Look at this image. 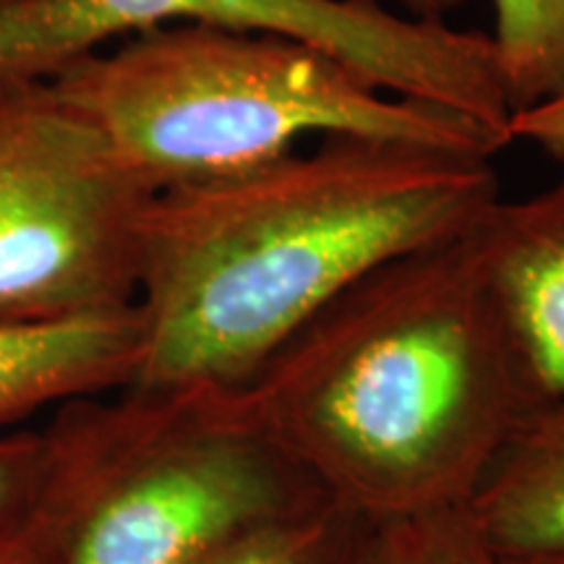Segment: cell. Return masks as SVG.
<instances>
[{"instance_id": "obj_5", "label": "cell", "mask_w": 564, "mask_h": 564, "mask_svg": "<svg viewBox=\"0 0 564 564\" xmlns=\"http://www.w3.org/2000/svg\"><path fill=\"white\" fill-rule=\"evenodd\" d=\"M152 196L51 82L0 87V322L133 306Z\"/></svg>"}, {"instance_id": "obj_2", "label": "cell", "mask_w": 564, "mask_h": 564, "mask_svg": "<svg viewBox=\"0 0 564 564\" xmlns=\"http://www.w3.org/2000/svg\"><path fill=\"white\" fill-rule=\"evenodd\" d=\"M478 223L366 274L238 387L324 497L371 525L465 510L525 419Z\"/></svg>"}, {"instance_id": "obj_8", "label": "cell", "mask_w": 564, "mask_h": 564, "mask_svg": "<svg viewBox=\"0 0 564 564\" xmlns=\"http://www.w3.org/2000/svg\"><path fill=\"white\" fill-rule=\"evenodd\" d=\"M465 512L494 560L564 554V403L520 421Z\"/></svg>"}, {"instance_id": "obj_1", "label": "cell", "mask_w": 564, "mask_h": 564, "mask_svg": "<svg viewBox=\"0 0 564 564\" xmlns=\"http://www.w3.org/2000/svg\"><path fill=\"white\" fill-rule=\"evenodd\" d=\"M497 202L491 154L377 137H322L312 152L158 192L129 387H243L358 280L470 230Z\"/></svg>"}, {"instance_id": "obj_12", "label": "cell", "mask_w": 564, "mask_h": 564, "mask_svg": "<svg viewBox=\"0 0 564 564\" xmlns=\"http://www.w3.org/2000/svg\"><path fill=\"white\" fill-rule=\"evenodd\" d=\"M47 470L45 429L0 432V552L21 531Z\"/></svg>"}, {"instance_id": "obj_11", "label": "cell", "mask_w": 564, "mask_h": 564, "mask_svg": "<svg viewBox=\"0 0 564 564\" xmlns=\"http://www.w3.org/2000/svg\"><path fill=\"white\" fill-rule=\"evenodd\" d=\"M364 564H494L468 512H436L371 525Z\"/></svg>"}, {"instance_id": "obj_10", "label": "cell", "mask_w": 564, "mask_h": 564, "mask_svg": "<svg viewBox=\"0 0 564 564\" xmlns=\"http://www.w3.org/2000/svg\"><path fill=\"white\" fill-rule=\"evenodd\" d=\"M489 37L512 116L564 95V0H494Z\"/></svg>"}, {"instance_id": "obj_3", "label": "cell", "mask_w": 564, "mask_h": 564, "mask_svg": "<svg viewBox=\"0 0 564 564\" xmlns=\"http://www.w3.org/2000/svg\"><path fill=\"white\" fill-rule=\"evenodd\" d=\"M51 84L154 194L253 171L312 133L505 150L468 118L387 95L278 34L167 24L87 55Z\"/></svg>"}, {"instance_id": "obj_9", "label": "cell", "mask_w": 564, "mask_h": 564, "mask_svg": "<svg viewBox=\"0 0 564 564\" xmlns=\"http://www.w3.org/2000/svg\"><path fill=\"white\" fill-rule=\"evenodd\" d=\"M371 523L335 499L249 528L196 564H364Z\"/></svg>"}, {"instance_id": "obj_16", "label": "cell", "mask_w": 564, "mask_h": 564, "mask_svg": "<svg viewBox=\"0 0 564 564\" xmlns=\"http://www.w3.org/2000/svg\"><path fill=\"white\" fill-rule=\"evenodd\" d=\"M494 564H564L562 556H525V560H494Z\"/></svg>"}, {"instance_id": "obj_7", "label": "cell", "mask_w": 564, "mask_h": 564, "mask_svg": "<svg viewBox=\"0 0 564 564\" xmlns=\"http://www.w3.org/2000/svg\"><path fill=\"white\" fill-rule=\"evenodd\" d=\"M141 358L137 303L47 322H0V432L34 413L126 390Z\"/></svg>"}, {"instance_id": "obj_14", "label": "cell", "mask_w": 564, "mask_h": 564, "mask_svg": "<svg viewBox=\"0 0 564 564\" xmlns=\"http://www.w3.org/2000/svg\"><path fill=\"white\" fill-rule=\"evenodd\" d=\"M366 3L384 6V9L400 11L405 17L423 21H447L453 13L468 9L474 0H366Z\"/></svg>"}, {"instance_id": "obj_13", "label": "cell", "mask_w": 564, "mask_h": 564, "mask_svg": "<svg viewBox=\"0 0 564 564\" xmlns=\"http://www.w3.org/2000/svg\"><path fill=\"white\" fill-rule=\"evenodd\" d=\"M510 141H528L564 162V95L514 112L510 118Z\"/></svg>"}, {"instance_id": "obj_4", "label": "cell", "mask_w": 564, "mask_h": 564, "mask_svg": "<svg viewBox=\"0 0 564 564\" xmlns=\"http://www.w3.org/2000/svg\"><path fill=\"white\" fill-rule=\"evenodd\" d=\"M30 564H196L324 499L238 387L97 394L55 411Z\"/></svg>"}, {"instance_id": "obj_6", "label": "cell", "mask_w": 564, "mask_h": 564, "mask_svg": "<svg viewBox=\"0 0 564 564\" xmlns=\"http://www.w3.org/2000/svg\"><path fill=\"white\" fill-rule=\"evenodd\" d=\"M478 257L525 419L564 403V162L541 194L499 199L478 223Z\"/></svg>"}, {"instance_id": "obj_15", "label": "cell", "mask_w": 564, "mask_h": 564, "mask_svg": "<svg viewBox=\"0 0 564 564\" xmlns=\"http://www.w3.org/2000/svg\"><path fill=\"white\" fill-rule=\"evenodd\" d=\"M30 518H32V512H30ZM30 518H26L24 528H21L19 544H17V549H13V554L9 556V562H6V564H30V560H32V523H30Z\"/></svg>"}, {"instance_id": "obj_17", "label": "cell", "mask_w": 564, "mask_h": 564, "mask_svg": "<svg viewBox=\"0 0 564 564\" xmlns=\"http://www.w3.org/2000/svg\"><path fill=\"white\" fill-rule=\"evenodd\" d=\"M13 549H17V539H13V541H11V544H9V546H6V549H3V552H0V564H6V562H9V556L13 554Z\"/></svg>"}]
</instances>
